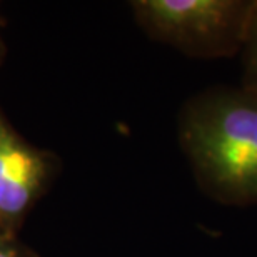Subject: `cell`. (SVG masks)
<instances>
[{
    "label": "cell",
    "mask_w": 257,
    "mask_h": 257,
    "mask_svg": "<svg viewBox=\"0 0 257 257\" xmlns=\"http://www.w3.org/2000/svg\"><path fill=\"white\" fill-rule=\"evenodd\" d=\"M177 139L200 192L227 207L257 205V92L210 85L184 102Z\"/></svg>",
    "instance_id": "cell-1"
},
{
    "label": "cell",
    "mask_w": 257,
    "mask_h": 257,
    "mask_svg": "<svg viewBox=\"0 0 257 257\" xmlns=\"http://www.w3.org/2000/svg\"><path fill=\"white\" fill-rule=\"evenodd\" d=\"M255 0H136L137 25L186 57L219 60L240 55Z\"/></svg>",
    "instance_id": "cell-2"
},
{
    "label": "cell",
    "mask_w": 257,
    "mask_h": 257,
    "mask_svg": "<svg viewBox=\"0 0 257 257\" xmlns=\"http://www.w3.org/2000/svg\"><path fill=\"white\" fill-rule=\"evenodd\" d=\"M52 156L27 142L0 110V230L19 232L52 176Z\"/></svg>",
    "instance_id": "cell-3"
},
{
    "label": "cell",
    "mask_w": 257,
    "mask_h": 257,
    "mask_svg": "<svg viewBox=\"0 0 257 257\" xmlns=\"http://www.w3.org/2000/svg\"><path fill=\"white\" fill-rule=\"evenodd\" d=\"M240 57H242L240 85L257 92V0L252 17H250V24L247 29V35H245V42L242 52H240Z\"/></svg>",
    "instance_id": "cell-4"
},
{
    "label": "cell",
    "mask_w": 257,
    "mask_h": 257,
    "mask_svg": "<svg viewBox=\"0 0 257 257\" xmlns=\"http://www.w3.org/2000/svg\"><path fill=\"white\" fill-rule=\"evenodd\" d=\"M0 257H37L19 240L17 234L0 230Z\"/></svg>",
    "instance_id": "cell-5"
},
{
    "label": "cell",
    "mask_w": 257,
    "mask_h": 257,
    "mask_svg": "<svg viewBox=\"0 0 257 257\" xmlns=\"http://www.w3.org/2000/svg\"><path fill=\"white\" fill-rule=\"evenodd\" d=\"M0 25H2V20H0ZM4 55H5V44H4L2 34H0V64H2V60H4Z\"/></svg>",
    "instance_id": "cell-6"
}]
</instances>
